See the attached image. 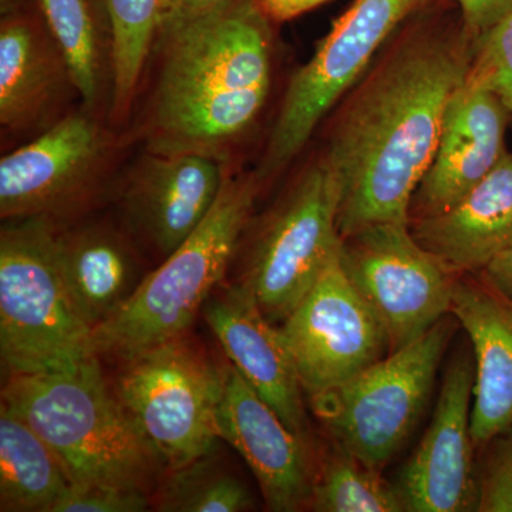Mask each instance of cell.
Returning <instances> with one entry per match:
<instances>
[{
    "instance_id": "32",
    "label": "cell",
    "mask_w": 512,
    "mask_h": 512,
    "mask_svg": "<svg viewBox=\"0 0 512 512\" xmlns=\"http://www.w3.org/2000/svg\"><path fill=\"white\" fill-rule=\"evenodd\" d=\"M481 279L512 302V245L480 272Z\"/></svg>"
},
{
    "instance_id": "7",
    "label": "cell",
    "mask_w": 512,
    "mask_h": 512,
    "mask_svg": "<svg viewBox=\"0 0 512 512\" xmlns=\"http://www.w3.org/2000/svg\"><path fill=\"white\" fill-rule=\"evenodd\" d=\"M114 392L167 470L217 446L220 366L185 335L123 359Z\"/></svg>"
},
{
    "instance_id": "21",
    "label": "cell",
    "mask_w": 512,
    "mask_h": 512,
    "mask_svg": "<svg viewBox=\"0 0 512 512\" xmlns=\"http://www.w3.org/2000/svg\"><path fill=\"white\" fill-rule=\"evenodd\" d=\"M70 480L45 440L0 406V511L52 512Z\"/></svg>"
},
{
    "instance_id": "22",
    "label": "cell",
    "mask_w": 512,
    "mask_h": 512,
    "mask_svg": "<svg viewBox=\"0 0 512 512\" xmlns=\"http://www.w3.org/2000/svg\"><path fill=\"white\" fill-rule=\"evenodd\" d=\"M215 446L204 456L168 470L151 505L163 512H242L254 510L247 485L218 457Z\"/></svg>"
},
{
    "instance_id": "1",
    "label": "cell",
    "mask_w": 512,
    "mask_h": 512,
    "mask_svg": "<svg viewBox=\"0 0 512 512\" xmlns=\"http://www.w3.org/2000/svg\"><path fill=\"white\" fill-rule=\"evenodd\" d=\"M474 52L476 36L464 22L419 23L390 40L346 94L322 161L338 187L340 238L410 221L414 192Z\"/></svg>"
},
{
    "instance_id": "2",
    "label": "cell",
    "mask_w": 512,
    "mask_h": 512,
    "mask_svg": "<svg viewBox=\"0 0 512 512\" xmlns=\"http://www.w3.org/2000/svg\"><path fill=\"white\" fill-rule=\"evenodd\" d=\"M268 20L258 0H229L161 32L154 113L161 154H210L254 123L271 89Z\"/></svg>"
},
{
    "instance_id": "26",
    "label": "cell",
    "mask_w": 512,
    "mask_h": 512,
    "mask_svg": "<svg viewBox=\"0 0 512 512\" xmlns=\"http://www.w3.org/2000/svg\"><path fill=\"white\" fill-rule=\"evenodd\" d=\"M84 103L99 92V49L86 0H39Z\"/></svg>"
},
{
    "instance_id": "20",
    "label": "cell",
    "mask_w": 512,
    "mask_h": 512,
    "mask_svg": "<svg viewBox=\"0 0 512 512\" xmlns=\"http://www.w3.org/2000/svg\"><path fill=\"white\" fill-rule=\"evenodd\" d=\"M56 256L67 292L93 330L126 305L144 278L120 239L100 229L56 234Z\"/></svg>"
},
{
    "instance_id": "10",
    "label": "cell",
    "mask_w": 512,
    "mask_h": 512,
    "mask_svg": "<svg viewBox=\"0 0 512 512\" xmlns=\"http://www.w3.org/2000/svg\"><path fill=\"white\" fill-rule=\"evenodd\" d=\"M340 262L382 322L390 352L451 313L460 274L426 251L409 222H382L340 238Z\"/></svg>"
},
{
    "instance_id": "23",
    "label": "cell",
    "mask_w": 512,
    "mask_h": 512,
    "mask_svg": "<svg viewBox=\"0 0 512 512\" xmlns=\"http://www.w3.org/2000/svg\"><path fill=\"white\" fill-rule=\"evenodd\" d=\"M50 72L35 36L22 23L0 32V121L19 126L39 110L50 89Z\"/></svg>"
},
{
    "instance_id": "27",
    "label": "cell",
    "mask_w": 512,
    "mask_h": 512,
    "mask_svg": "<svg viewBox=\"0 0 512 512\" xmlns=\"http://www.w3.org/2000/svg\"><path fill=\"white\" fill-rule=\"evenodd\" d=\"M466 82L493 93L512 116V12L476 37Z\"/></svg>"
},
{
    "instance_id": "13",
    "label": "cell",
    "mask_w": 512,
    "mask_h": 512,
    "mask_svg": "<svg viewBox=\"0 0 512 512\" xmlns=\"http://www.w3.org/2000/svg\"><path fill=\"white\" fill-rule=\"evenodd\" d=\"M220 373V439L244 458L269 511L309 507L315 476L305 437L286 426L228 359L220 365Z\"/></svg>"
},
{
    "instance_id": "6",
    "label": "cell",
    "mask_w": 512,
    "mask_h": 512,
    "mask_svg": "<svg viewBox=\"0 0 512 512\" xmlns=\"http://www.w3.org/2000/svg\"><path fill=\"white\" fill-rule=\"evenodd\" d=\"M454 325L447 316L423 336L311 397L336 446L382 471L412 436L433 392Z\"/></svg>"
},
{
    "instance_id": "30",
    "label": "cell",
    "mask_w": 512,
    "mask_h": 512,
    "mask_svg": "<svg viewBox=\"0 0 512 512\" xmlns=\"http://www.w3.org/2000/svg\"><path fill=\"white\" fill-rule=\"evenodd\" d=\"M461 19L474 36L483 35L512 12V0H457Z\"/></svg>"
},
{
    "instance_id": "29",
    "label": "cell",
    "mask_w": 512,
    "mask_h": 512,
    "mask_svg": "<svg viewBox=\"0 0 512 512\" xmlns=\"http://www.w3.org/2000/svg\"><path fill=\"white\" fill-rule=\"evenodd\" d=\"M150 505L147 491L69 484L52 512H141L147 511Z\"/></svg>"
},
{
    "instance_id": "24",
    "label": "cell",
    "mask_w": 512,
    "mask_h": 512,
    "mask_svg": "<svg viewBox=\"0 0 512 512\" xmlns=\"http://www.w3.org/2000/svg\"><path fill=\"white\" fill-rule=\"evenodd\" d=\"M173 0H106L113 33L114 107L133 97L154 37L160 35Z\"/></svg>"
},
{
    "instance_id": "16",
    "label": "cell",
    "mask_w": 512,
    "mask_h": 512,
    "mask_svg": "<svg viewBox=\"0 0 512 512\" xmlns=\"http://www.w3.org/2000/svg\"><path fill=\"white\" fill-rule=\"evenodd\" d=\"M92 121L70 116L0 161V215L42 217L86 180L99 153Z\"/></svg>"
},
{
    "instance_id": "9",
    "label": "cell",
    "mask_w": 512,
    "mask_h": 512,
    "mask_svg": "<svg viewBox=\"0 0 512 512\" xmlns=\"http://www.w3.org/2000/svg\"><path fill=\"white\" fill-rule=\"evenodd\" d=\"M339 194L325 164L311 165L255 232L237 284L281 326L338 254Z\"/></svg>"
},
{
    "instance_id": "3",
    "label": "cell",
    "mask_w": 512,
    "mask_h": 512,
    "mask_svg": "<svg viewBox=\"0 0 512 512\" xmlns=\"http://www.w3.org/2000/svg\"><path fill=\"white\" fill-rule=\"evenodd\" d=\"M2 403L52 448L70 484L147 491L164 466L107 386L99 356L57 372L8 375Z\"/></svg>"
},
{
    "instance_id": "18",
    "label": "cell",
    "mask_w": 512,
    "mask_h": 512,
    "mask_svg": "<svg viewBox=\"0 0 512 512\" xmlns=\"http://www.w3.org/2000/svg\"><path fill=\"white\" fill-rule=\"evenodd\" d=\"M224 181L221 165L211 154H161L128 192V214L167 258L200 227Z\"/></svg>"
},
{
    "instance_id": "19",
    "label": "cell",
    "mask_w": 512,
    "mask_h": 512,
    "mask_svg": "<svg viewBox=\"0 0 512 512\" xmlns=\"http://www.w3.org/2000/svg\"><path fill=\"white\" fill-rule=\"evenodd\" d=\"M409 225L421 247L457 274L484 271L512 245V153L448 210Z\"/></svg>"
},
{
    "instance_id": "17",
    "label": "cell",
    "mask_w": 512,
    "mask_h": 512,
    "mask_svg": "<svg viewBox=\"0 0 512 512\" xmlns=\"http://www.w3.org/2000/svg\"><path fill=\"white\" fill-rule=\"evenodd\" d=\"M451 313L473 350L471 436L484 448L512 427V302L484 279L458 278Z\"/></svg>"
},
{
    "instance_id": "8",
    "label": "cell",
    "mask_w": 512,
    "mask_h": 512,
    "mask_svg": "<svg viewBox=\"0 0 512 512\" xmlns=\"http://www.w3.org/2000/svg\"><path fill=\"white\" fill-rule=\"evenodd\" d=\"M429 0H355L319 43L286 89L264 157L259 183L299 156L320 121L352 89L394 32Z\"/></svg>"
},
{
    "instance_id": "5",
    "label": "cell",
    "mask_w": 512,
    "mask_h": 512,
    "mask_svg": "<svg viewBox=\"0 0 512 512\" xmlns=\"http://www.w3.org/2000/svg\"><path fill=\"white\" fill-rule=\"evenodd\" d=\"M0 356L8 375L57 372L99 356L94 330L60 275L56 232L43 215L2 228Z\"/></svg>"
},
{
    "instance_id": "4",
    "label": "cell",
    "mask_w": 512,
    "mask_h": 512,
    "mask_svg": "<svg viewBox=\"0 0 512 512\" xmlns=\"http://www.w3.org/2000/svg\"><path fill=\"white\" fill-rule=\"evenodd\" d=\"M259 181L225 177L220 195L200 227L113 318L94 330L97 355L117 359L184 335L211 293L221 286L251 217Z\"/></svg>"
},
{
    "instance_id": "33",
    "label": "cell",
    "mask_w": 512,
    "mask_h": 512,
    "mask_svg": "<svg viewBox=\"0 0 512 512\" xmlns=\"http://www.w3.org/2000/svg\"><path fill=\"white\" fill-rule=\"evenodd\" d=\"M227 2L229 0H175L173 10H171L163 30L167 29L168 26L174 25V23L183 22V20L211 12V10L220 8V6Z\"/></svg>"
},
{
    "instance_id": "31",
    "label": "cell",
    "mask_w": 512,
    "mask_h": 512,
    "mask_svg": "<svg viewBox=\"0 0 512 512\" xmlns=\"http://www.w3.org/2000/svg\"><path fill=\"white\" fill-rule=\"evenodd\" d=\"M326 2L328 0H258V5L269 20L288 22Z\"/></svg>"
},
{
    "instance_id": "14",
    "label": "cell",
    "mask_w": 512,
    "mask_h": 512,
    "mask_svg": "<svg viewBox=\"0 0 512 512\" xmlns=\"http://www.w3.org/2000/svg\"><path fill=\"white\" fill-rule=\"evenodd\" d=\"M510 117L493 93L463 83L448 103L436 153L414 192L410 221L448 210L493 171L507 153Z\"/></svg>"
},
{
    "instance_id": "28",
    "label": "cell",
    "mask_w": 512,
    "mask_h": 512,
    "mask_svg": "<svg viewBox=\"0 0 512 512\" xmlns=\"http://www.w3.org/2000/svg\"><path fill=\"white\" fill-rule=\"evenodd\" d=\"M477 473L478 512H512V427L485 446Z\"/></svg>"
},
{
    "instance_id": "34",
    "label": "cell",
    "mask_w": 512,
    "mask_h": 512,
    "mask_svg": "<svg viewBox=\"0 0 512 512\" xmlns=\"http://www.w3.org/2000/svg\"><path fill=\"white\" fill-rule=\"evenodd\" d=\"M174 3H175V0H173V2H171V10H173Z\"/></svg>"
},
{
    "instance_id": "25",
    "label": "cell",
    "mask_w": 512,
    "mask_h": 512,
    "mask_svg": "<svg viewBox=\"0 0 512 512\" xmlns=\"http://www.w3.org/2000/svg\"><path fill=\"white\" fill-rule=\"evenodd\" d=\"M309 507L319 512L404 511L396 485L338 446L315 476Z\"/></svg>"
},
{
    "instance_id": "12",
    "label": "cell",
    "mask_w": 512,
    "mask_h": 512,
    "mask_svg": "<svg viewBox=\"0 0 512 512\" xmlns=\"http://www.w3.org/2000/svg\"><path fill=\"white\" fill-rule=\"evenodd\" d=\"M474 377L473 350H458L444 373L429 429L394 483L404 511H476V446L471 436Z\"/></svg>"
},
{
    "instance_id": "15",
    "label": "cell",
    "mask_w": 512,
    "mask_h": 512,
    "mask_svg": "<svg viewBox=\"0 0 512 512\" xmlns=\"http://www.w3.org/2000/svg\"><path fill=\"white\" fill-rule=\"evenodd\" d=\"M202 313L229 362L289 429L305 437V392L281 326L238 284L212 292Z\"/></svg>"
},
{
    "instance_id": "11",
    "label": "cell",
    "mask_w": 512,
    "mask_h": 512,
    "mask_svg": "<svg viewBox=\"0 0 512 512\" xmlns=\"http://www.w3.org/2000/svg\"><path fill=\"white\" fill-rule=\"evenodd\" d=\"M281 329L309 397L348 382L390 353L386 330L350 282L339 251Z\"/></svg>"
}]
</instances>
